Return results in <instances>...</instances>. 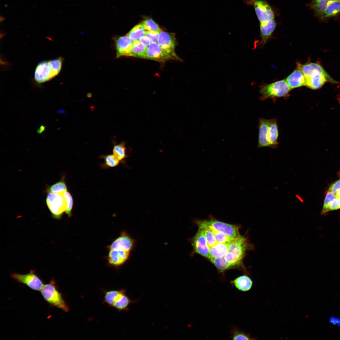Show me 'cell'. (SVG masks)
Returning <instances> with one entry per match:
<instances>
[{
	"instance_id": "cell-1",
	"label": "cell",
	"mask_w": 340,
	"mask_h": 340,
	"mask_svg": "<svg viewBox=\"0 0 340 340\" xmlns=\"http://www.w3.org/2000/svg\"><path fill=\"white\" fill-rule=\"evenodd\" d=\"M298 67L301 70L304 75V86L310 88L314 89L319 88L326 82L337 83L317 63H310L303 65L299 64Z\"/></svg>"
},
{
	"instance_id": "cell-2",
	"label": "cell",
	"mask_w": 340,
	"mask_h": 340,
	"mask_svg": "<svg viewBox=\"0 0 340 340\" xmlns=\"http://www.w3.org/2000/svg\"><path fill=\"white\" fill-rule=\"evenodd\" d=\"M63 61V58L60 57L39 63L34 74L36 82L39 84L43 83L57 76L61 70Z\"/></svg>"
},
{
	"instance_id": "cell-3",
	"label": "cell",
	"mask_w": 340,
	"mask_h": 340,
	"mask_svg": "<svg viewBox=\"0 0 340 340\" xmlns=\"http://www.w3.org/2000/svg\"><path fill=\"white\" fill-rule=\"evenodd\" d=\"M249 247L247 239L241 235L229 243L227 252L224 257L231 268L241 265L245 252Z\"/></svg>"
},
{
	"instance_id": "cell-4",
	"label": "cell",
	"mask_w": 340,
	"mask_h": 340,
	"mask_svg": "<svg viewBox=\"0 0 340 340\" xmlns=\"http://www.w3.org/2000/svg\"><path fill=\"white\" fill-rule=\"evenodd\" d=\"M41 292L45 300L50 305L67 312L69 308L54 281L44 285Z\"/></svg>"
},
{
	"instance_id": "cell-5",
	"label": "cell",
	"mask_w": 340,
	"mask_h": 340,
	"mask_svg": "<svg viewBox=\"0 0 340 340\" xmlns=\"http://www.w3.org/2000/svg\"><path fill=\"white\" fill-rule=\"evenodd\" d=\"M199 227H207L213 230L222 232L235 238L239 237V227L219 221L214 219L208 220L198 221L196 222Z\"/></svg>"
},
{
	"instance_id": "cell-6",
	"label": "cell",
	"mask_w": 340,
	"mask_h": 340,
	"mask_svg": "<svg viewBox=\"0 0 340 340\" xmlns=\"http://www.w3.org/2000/svg\"><path fill=\"white\" fill-rule=\"evenodd\" d=\"M46 202L49 209L55 218H60L66 210V202L63 194L48 193Z\"/></svg>"
},
{
	"instance_id": "cell-7",
	"label": "cell",
	"mask_w": 340,
	"mask_h": 340,
	"mask_svg": "<svg viewBox=\"0 0 340 340\" xmlns=\"http://www.w3.org/2000/svg\"><path fill=\"white\" fill-rule=\"evenodd\" d=\"M255 9L260 24H264L275 19L274 12L266 0H246Z\"/></svg>"
},
{
	"instance_id": "cell-8",
	"label": "cell",
	"mask_w": 340,
	"mask_h": 340,
	"mask_svg": "<svg viewBox=\"0 0 340 340\" xmlns=\"http://www.w3.org/2000/svg\"><path fill=\"white\" fill-rule=\"evenodd\" d=\"M290 90L286 80H283L264 86L260 91L262 96L265 98L285 96Z\"/></svg>"
},
{
	"instance_id": "cell-9",
	"label": "cell",
	"mask_w": 340,
	"mask_h": 340,
	"mask_svg": "<svg viewBox=\"0 0 340 340\" xmlns=\"http://www.w3.org/2000/svg\"><path fill=\"white\" fill-rule=\"evenodd\" d=\"M146 59L164 62L170 59H178L175 54L168 52L156 42H151L147 47Z\"/></svg>"
},
{
	"instance_id": "cell-10",
	"label": "cell",
	"mask_w": 340,
	"mask_h": 340,
	"mask_svg": "<svg viewBox=\"0 0 340 340\" xmlns=\"http://www.w3.org/2000/svg\"><path fill=\"white\" fill-rule=\"evenodd\" d=\"M11 277L34 290L41 291L44 285L42 280L33 272L26 274L13 273Z\"/></svg>"
},
{
	"instance_id": "cell-11",
	"label": "cell",
	"mask_w": 340,
	"mask_h": 340,
	"mask_svg": "<svg viewBox=\"0 0 340 340\" xmlns=\"http://www.w3.org/2000/svg\"><path fill=\"white\" fill-rule=\"evenodd\" d=\"M192 244L196 252L210 259L209 248L203 230L199 228L192 239Z\"/></svg>"
},
{
	"instance_id": "cell-12",
	"label": "cell",
	"mask_w": 340,
	"mask_h": 340,
	"mask_svg": "<svg viewBox=\"0 0 340 340\" xmlns=\"http://www.w3.org/2000/svg\"><path fill=\"white\" fill-rule=\"evenodd\" d=\"M157 43L164 49L171 53L175 54L174 48L176 40L174 34L161 31L159 34Z\"/></svg>"
},
{
	"instance_id": "cell-13",
	"label": "cell",
	"mask_w": 340,
	"mask_h": 340,
	"mask_svg": "<svg viewBox=\"0 0 340 340\" xmlns=\"http://www.w3.org/2000/svg\"><path fill=\"white\" fill-rule=\"evenodd\" d=\"M133 42L127 35L117 38L115 42L117 57L131 56Z\"/></svg>"
},
{
	"instance_id": "cell-14",
	"label": "cell",
	"mask_w": 340,
	"mask_h": 340,
	"mask_svg": "<svg viewBox=\"0 0 340 340\" xmlns=\"http://www.w3.org/2000/svg\"><path fill=\"white\" fill-rule=\"evenodd\" d=\"M134 244L133 239L123 233L109 246L110 249H119L130 251Z\"/></svg>"
},
{
	"instance_id": "cell-15",
	"label": "cell",
	"mask_w": 340,
	"mask_h": 340,
	"mask_svg": "<svg viewBox=\"0 0 340 340\" xmlns=\"http://www.w3.org/2000/svg\"><path fill=\"white\" fill-rule=\"evenodd\" d=\"M130 252L121 250L110 249L108 257L109 263L115 266L123 264L128 259Z\"/></svg>"
},
{
	"instance_id": "cell-16",
	"label": "cell",
	"mask_w": 340,
	"mask_h": 340,
	"mask_svg": "<svg viewBox=\"0 0 340 340\" xmlns=\"http://www.w3.org/2000/svg\"><path fill=\"white\" fill-rule=\"evenodd\" d=\"M339 14L340 0H337L329 4L318 18L322 21L327 22L330 18Z\"/></svg>"
},
{
	"instance_id": "cell-17",
	"label": "cell",
	"mask_w": 340,
	"mask_h": 340,
	"mask_svg": "<svg viewBox=\"0 0 340 340\" xmlns=\"http://www.w3.org/2000/svg\"><path fill=\"white\" fill-rule=\"evenodd\" d=\"M269 120L260 119L259 121V130L258 147L261 148L270 147L268 139V130Z\"/></svg>"
},
{
	"instance_id": "cell-18",
	"label": "cell",
	"mask_w": 340,
	"mask_h": 340,
	"mask_svg": "<svg viewBox=\"0 0 340 340\" xmlns=\"http://www.w3.org/2000/svg\"><path fill=\"white\" fill-rule=\"evenodd\" d=\"M290 88L292 89L304 85L305 77L301 70L298 67L286 79Z\"/></svg>"
},
{
	"instance_id": "cell-19",
	"label": "cell",
	"mask_w": 340,
	"mask_h": 340,
	"mask_svg": "<svg viewBox=\"0 0 340 340\" xmlns=\"http://www.w3.org/2000/svg\"><path fill=\"white\" fill-rule=\"evenodd\" d=\"M230 283L240 291L246 292L252 287L253 281L247 275L239 276L230 282Z\"/></svg>"
},
{
	"instance_id": "cell-20",
	"label": "cell",
	"mask_w": 340,
	"mask_h": 340,
	"mask_svg": "<svg viewBox=\"0 0 340 340\" xmlns=\"http://www.w3.org/2000/svg\"><path fill=\"white\" fill-rule=\"evenodd\" d=\"M276 26L275 20L268 23L260 24V32L261 37L260 43L264 44L271 36Z\"/></svg>"
},
{
	"instance_id": "cell-21",
	"label": "cell",
	"mask_w": 340,
	"mask_h": 340,
	"mask_svg": "<svg viewBox=\"0 0 340 340\" xmlns=\"http://www.w3.org/2000/svg\"><path fill=\"white\" fill-rule=\"evenodd\" d=\"M278 131L277 121L275 119L269 120L268 130V139L271 147L276 146L278 144Z\"/></svg>"
},
{
	"instance_id": "cell-22",
	"label": "cell",
	"mask_w": 340,
	"mask_h": 340,
	"mask_svg": "<svg viewBox=\"0 0 340 340\" xmlns=\"http://www.w3.org/2000/svg\"><path fill=\"white\" fill-rule=\"evenodd\" d=\"M337 0H311L309 5L317 18L324 11L327 6Z\"/></svg>"
},
{
	"instance_id": "cell-23",
	"label": "cell",
	"mask_w": 340,
	"mask_h": 340,
	"mask_svg": "<svg viewBox=\"0 0 340 340\" xmlns=\"http://www.w3.org/2000/svg\"><path fill=\"white\" fill-rule=\"evenodd\" d=\"M131 302L130 298L126 294L125 291L121 290L116 297L112 306L119 310H124L127 309Z\"/></svg>"
},
{
	"instance_id": "cell-24",
	"label": "cell",
	"mask_w": 340,
	"mask_h": 340,
	"mask_svg": "<svg viewBox=\"0 0 340 340\" xmlns=\"http://www.w3.org/2000/svg\"><path fill=\"white\" fill-rule=\"evenodd\" d=\"M229 244V243H217L210 247L209 253L211 258L224 257L227 252Z\"/></svg>"
},
{
	"instance_id": "cell-25",
	"label": "cell",
	"mask_w": 340,
	"mask_h": 340,
	"mask_svg": "<svg viewBox=\"0 0 340 340\" xmlns=\"http://www.w3.org/2000/svg\"><path fill=\"white\" fill-rule=\"evenodd\" d=\"M147 48L139 40L133 41L131 56L146 58Z\"/></svg>"
},
{
	"instance_id": "cell-26",
	"label": "cell",
	"mask_w": 340,
	"mask_h": 340,
	"mask_svg": "<svg viewBox=\"0 0 340 340\" xmlns=\"http://www.w3.org/2000/svg\"><path fill=\"white\" fill-rule=\"evenodd\" d=\"M145 30L139 23L134 26L128 33L127 36L132 41L138 40L139 38L145 35Z\"/></svg>"
},
{
	"instance_id": "cell-27",
	"label": "cell",
	"mask_w": 340,
	"mask_h": 340,
	"mask_svg": "<svg viewBox=\"0 0 340 340\" xmlns=\"http://www.w3.org/2000/svg\"><path fill=\"white\" fill-rule=\"evenodd\" d=\"M210 259L212 263L220 272L223 273L231 268L230 264L224 259V257L212 258Z\"/></svg>"
},
{
	"instance_id": "cell-28",
	"label": "cell",
	"mask_w": 340,
	"mask_h": 340,
	"mask_svg": "<svg viewBox=\"0 0 340 340\" xmlns=\"http://www.w3.org/2000/svg\"><path fill=\"white\" fill-rule=\"evenodd\" d=\"M230 338L232 340H254L256 339L252 337L249 334L237 328L233 327L230 332Z\"/></svg>"
},
{
	"instance_id": "cell-29",
	"label": "cell",
	"mask_w": 340,
	"mask_h": 340,
	"mask_svg": "<svg viewBox=\"0 0 340 340\" xmlns=\"http://www.w3.org/2000/svg\"><path fill=\"white\" fill-rule=\"evenodd\" d=\"M47 191L48 193L62 194L67 191V188L65 181L62 179L49 187Z\"/></svg>"
},
{
	"instance_id": "cell-30",
	"label": "cell",
	"mask_w": 340,
	"mask_h": 340,
	"mask_svg": "<svg viewBox=\"0 0 340 340\" xmlns=\"http://www.w3.org/2000/svg\"><path fill=\"white\" fill-rule=\"evenodd\" d=\"M146 31L160 33L161 29L158 25L151 18H147L141 23Z\"/></svg>"
},
{
	"instance_id": "cell-31",
	"label": "cell",
	"mask_w": 340,
	"mask_h": 340,
	"mask_svg": "<svg viewBox=\"0 0 340 340\" xmlns=\"http://www.w3.org/2000/svg\"><path fill=\"white\" fill-rule=\"evenodd\" d=\"M199 228H207L211 230L214 233L215 240L217 243H229L235 239L229 236L223 232L215 231L208 227H202Z\"/></svg>"
},
{
	"instance_id": "cell-32",
	"label": "cell",
	"mask_w": 340,
	"mask_h": 340,
	"mask_svg": "<svg viewBox=\"0 0 340 340\" xmlns=\"http://www.w3.org/2000/svg\"><path fill=\"white\" fill-rule=\"evenodd\" d=\"M126 148L123 143L116 144L114 146L113 154L120 161L123 159L126 156Z\"/></svg>"
},
{
	"instance_id": "cell-33",
	"label": "cell",
	"mask_w": 340,
	"mask_h": 340,
	"mask_svg": "<svg viewBox=\"0 0 340 340\" xmlns=\"http://www.w3.org/2000/svg\"><path fill=\"white\" fill-rule=\"evenodd\" d=\"M121 290H113L105 292L104 297V302L109 306H112L114 300Z\"/></svg>"
},
{
	"instance_id": "cell-34",
	"label": "cell",
	"mask_w": 340,
	"mask_h": 340,
	"mask_svg": "<svg viewBox=\"0 0 340 340\" xmlns=\"http://www.w3.org/2000/svg\"><path fill=\"white\" fill-rule=\"evenodd\" d=\"M199 228L202 229L203 231L209 248L214 246L217 243L215 240L213 232L210 229L207 228Z\"/></svg>"
},
{
	"instance_id": "cell-35",
	"label": "cell",
	"mask_w": 340,
	"mask_h": 340,
	"mask_svg": "<svg viewBox=\"0 0 340 340\" xmlns=\"http://www.w3.org/2000/svg\"><path fill=\"white\" fill-rule=\"evenodd\" d=\"M67 204V209L65 212L68 217H70L71 215V210L73 205V199L71 194L66 191L63 194Z\"/></svg>"
},
{
	"instance_id": "cell-36",
	"label": "cell",
	"mask_w": 340,
	"mask_h": 340,
	"mask_svg": "<svg viewBox=\"0 0 340 340\" xmlns=\"http://www.w3.org/2000/svg\"><path fill=\"white\" fill-rule=\"evenodd\" d=\"M104 159L105 164L109 167H116L119 163L120 160L113 154L105 156Z\"/></svg>"
},
{
	"instance_id": "cell-37",
	"label": "cell",
	"mask_w": 340,
	"mask_h": 340,
	"mask_svg": "<svg viewBox=\"0 0 340 340\" xmlns=\"http://www.w3.org/2000/svg\"><path fill=\"white\" fill-rule=\"evenodd\" d=\"M336 197L335 193L331 192L328 191L324 200L322 210L321 212V214L326 213V211L328 205Z\"/></svg>"
},
{
	"instance_id": "cell-38",
	"label": "cell",
	"mask_w": 340,
	"mask_h": 340,
	"mask_svg": "<svg viewBox=\"0 0 340 340\" xmlns=\"http://www.w3.org/2000/svg\"><path fill=\"white\" fill-rule=\"evenodd\" d=\"M340 209V198L336 197L328 205L326 211V213L332 211Z\"/></svg>"
},
{
	"instance_id": "cell-39",
	"label": "cell",
	"mask_w": 340,
	"mask_h": 340,
	"mask_svg": "<svg viewBox=\"0 0 340 340\" xmlns=\"http://www.w3.org/2000/svg\"><path fill=\"white\" fill-rule=\"evenodd\" d=\"M159 33L146 31L144 35L148 37L151 42H156Z\"/></svg>"
},
{
	"instance_id": "cell-40",
	"label": "cell",
	"mask_w": 340,
	"mask_h": 340,
	"mask_svg": "<svg viewBox=\"0 0 340 340\" xmlns=\"http://www.w3.org/2000/svg\"><path fill=\"white\" fill-rule=\"evenodd\" d=\"M340 190V179L336 181L329 188L328 191L335 194Z\"/></svg>"
},
{
	"instance_id": "cell-41",
	"label": "cell",
	"mask_w": 340,
	"mask_h": 340,
	"mask_svg": "<svg viewBox=\"0 0 340 340\" xmlns=\"http://www.w3.org/2000/svg\"><path fill=\"white\" fill-rule=\"evenodd\" d=\"M329 321L331 324L340 326V318H339L332 316L329 318Z\"/></svg>"
},
{
	"instance_id": "cell-42",
	"label": "cell",
	"mask_w": 340,
	"mask_h": 340,
	"mask_svg": "<svg viewBox=\"0 0 340 340\" xmlns=\"http://www.w3.org/2000/svg\"><path fill=\"white\" fill-rule=\"evenodd\" d=\"M139 40L142 43L147 47L151 43L150 40L145 35L140 37Z\"/></svg>"
},
{
	"instance_id": "cell-43",
	"label": "cell",
	"mask_w": 340,
	"mask_h": 340,
	"mask_svg": "<svg viewBox=\"0 0 340 340\" xmlns=\"http://www.w3.org/2000/svg\"><path fill=\"white\" fill-rule=\"evenodd\" d=\"M336 197L340 198V190L335 193Z\"/></svg>"
},
{
	"instance_id": "cell-44",
	"label": "cell",
	"mask_w": 340,
	"mask_h": 340,
	"mask_svg": "<svg viewBox=\"0 0 340 340\" xmlns=\"http://www.w3.org/2000/svg\"><path fill=\"white\" fill-rule=\"evenodd\" d=\"M0 22H1H1H2V21H4V20H5V17H3V16H1V15L0 16Z\"/></svg>"
}]
</instances>
